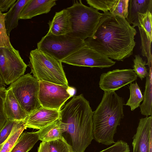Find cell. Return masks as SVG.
Masks as SVG:
<instances>
[{
  "label": "cell",
  "mask_w": 152,
  "mask_h": 152,
  "mask_svg": "<svg viewBox=\"0 0 152 152\" xmlns=\"http://www.w3.org/2000/svg\"><path fill=\"white\" fill-rule=\"evenodd\" d=\"M130 96L125 105L129 106L132 111L140 107L143 100V95L137 82L130 84L129 86Z\"/></svg>",
  "instance_id": "cell-23"
},
{
  "label": "cell",
  "mask_w": 152,
  "mask_h": 152,
  "mask_svg": "<svg viewBox=\"0 0 152 152\" xmlns=\"http://www.w3.org/2000/svg\"><path fill=\"white\" fill-rule=\"evenodd\" d=\"M66 9L71 23V32L69 34L83 40L91 37L103 13L84 5L81 0L74 1L72 6Z\"/></svg>",
  "instance_id": "cell-5"
},
{
  "label": "cell",
  "mask_w": 152,
  "mask_h": 152,
  "mask_svg": "<svg viewBox=\"0 0 152 152\" xmlns=\"http://www.w3.org/2000/svg\"><path fill=\"white\" fill-rule=\"evenodd\" d=\"M124 99L115 92H104L102 100L93 111L94 139L109 145L115 142L114 137L124 116Z\"/></svg>",
  "instance_id": "cell-3"
},
{
  "label": "cell",
  "mask_w": 152,
  "mask_h": 152,
  "mask_svg": "<svg viewBox=\"0 0 152 152\" xmlns=\"http://www.w3.org/2000/svg\"><path fill=\"white\" fill-rule=\"evenodd\" d=\"M50 152H72L63 137L49 142Z\"/></svg>",
  "instance_id": "cell-29"
},
{
  "label": "cell",
  "mask_w": 152,
  "mask_h": 152,
  "mask_svg": "<svg viewBox=\"0 0 152 152\" xmlns=\"http://www.w3.org/2000/svg\"><path fill=\"white\" fill-rule=\"evenodd\" d=\"M5 13L0 12V48L12 45L7 34L5 23Z\"/></svg>",
  "instance_id": "cell-28"
},
{
  "label": "cell",
  "mask_w": 152,
  "mask_h": 152,
  "mask_svg": "<svg viewBox=\"0 0 152 152\" xmlns=\"http://www.w3.org/2000/svg\"><path fill=\"white\" fill-rule=\"evenodd\" d=\"M137 77L133 69H116L101 75L99 87L104 92L115 91L134 81Z\"/></svg>",
  "instance_id": "cell-11"
},
{
  "label": "cell",
  "mask_w": 152,
  "mask_h": 152,
  "mask_svg": "<svg viewBox=\"0 0 152 152\" xmlns=\"http://www.w3.org/2000/svg\"><path fill=\"white\" fill-rule=\"evenodd\" d=\"M66 124L59 118L36 132L39 140L49 142L62 138V134L66 131Z\"/></svg>",
  "instance_id": "cell-18"
},
{
  "label": "cell",
  "mask_w": 152,
  "mask_h": 152,
  "mask_svg": "<svg viewBox=\"0 0 152 152\" xmlns=\"http://www.w3.org/2000/svg\"><path fill=\"white\" fill-rule=\"evenodd\" d=\"M90 7L97 10H100L104 12L110 10L115 5L117 0H86Z\"/></svg>",
  "instance_id": "cell-27"
},
{
  "label": "cell",
  "mask_w": 152,
  "mask_h": 152,
  "mask_svg": "<svg viewBox=\"0 0 152 152\" xmlns=\"http://www.w3.org/2000/svg\"><path fill=\"white\" fill-rule=\"evenodd\" d=\"M132 139L133 152H152V115L140 119Z\"/></svg>",
  "instance_id": "cell-12"
},
{
  "label": "cell",
  "mask_w": 152,
  "mask_h": 152,
  "mask_svg": "<svg viewBox=\"0 0 152 152\" xmlns=\"http://www.w3.org/2000/svg\"><path fill=\"white\" fill-rule=\"evenodd\" d=\"M93 111L81 94L74 96L60 111V118L67 126L62 134L72 152H84L94 139Z\"/></svg>",
  "instance_id": "cell-2"
},
{
  "label": "cell",
  "mask_w": 152,
  "mask_h": 152,
  "mask_svg": "<svg viewBox=\"0 0 152 152\" xmlns=\"http://www.w3.org/2000/svg\"><path fill=\"white\" fill-rule=\"evenodd\" d=\"M48 24V32L57 36L70 34L72 30L69 13L66 9L56 12Z\"/></svg>",
  "instance_id": "cell-16"
},
{
  "label": "cell",
  "mask_w": 152,
  "mask_h": 152,
  "mask_svg": "<svg viewBox=\"0 0 152 152\" xmlns=\"http://www.w3.org/2000/svg\"><path fill=\"white\" fill-rule=\"evenodd\" d=\"M29 59L31 72L39 81L68 85L61 61L37 48L30 51Z\"/></svg>",
  "instance_id": "cell-4"
},
{
  "label": "cell",
  "mask_w": 152,
  "mask_h": 152,
  "mask_svg": "<svg viewBox=\"0 0 152 152\" xmlns=\"http://www.w3.org/2000/svg\"><path fill=\"white\" fill-rule=\"evenodd\" d=\"M129 0H118L109 10L111 13L126 18L128 14Z\"/></svg>",
  "instance_id": "cell-26"
},
{
  "label": "cell",
  "mask_w": 152,
  "mask_h": 152,
  "mask_svg": "<svg viewBox=\"0 0 152 152\" xmlns=\"http://www.w3.org/2000/svg\"><path fill=\"white\" fill-rule=\"evenodd\" d=\"M134 59L133 70L137 77L140 78L141 80L148 76L149 72L145 65H147L145 61H144L142 58L139 55L135 56Z\"/></svg>",
  "instance_id": "cell-25"
},
{
  "label": "cell",
  "mask_w": 152,
  "mask_h": 152,
  "mask_svg": "<svg viewBox=\"0 0 152 152\" xmlns=\"http://www.w3.org/2000/svg\"><path fill=\"white\" fill-rule=\"evenodd\" d=\"M60 118V111L41 106L24 121L26 128L40 129Z\"/></svg>",
  "instance_id": "cell-13"
},
{
  "label": "cell",
  "mask_w": 152,
  "mask_h": 152,
  "mask_svg": "<svg viewBox=\"0 0 152 152\" xmlns=\"http://www.w3.org/2000/svg\"><path fill=\"white\" fill-rule=\"evenodd\" d=\"M7 92V89L5 87H0V131L7 121L4 107Z\"/></svg>",
  "instance_id": "cell-31"
},
{
  "label": "cell",
  "mask_w": 152,
  "mask_h": 152,
  "mask_svg": "<svg viewBox=\"0 0 152 152\" xmlns=\"http://www.w3.org/2000/svg\"><path fill=\"white\" fill-rule=\"evenodd\" d=\"M39 140L37 132H22L10 152H28Z\"/></svg>",
  "instance_id": "cell-20"
},
{
  "label": "cell",
  "mask_w": 152,
  "mask_h": 152,
  "mask_svg": "<svg viewBox=\"0 0 152 152\" xmlns=\"http://www.w3.org/2000/svg\"><path fill=\"white\" fill-rule=\"evenodd\" d=\"M149 72L148 76L146 77L143 102L140 106L141 114L146 117L151 115L152 113V67L149 68Z\"/></svg>",
  "instance_id": "cell-21"
},
{
  "label": "cell",
  "mask_w": 152,
  "mask_h": 152,
  "mask_svg": "<svg viewBox=\"0 0 152 152\" xmlns=\"http://www.w3.org/2000/svg\"><path fill=\"white\" fill-rule=\"evenodd\" d=\"M148 11L152 13V0H130L126 19L130 24H133L134 28L139 26L138 13L144 14Z\"/></svg>",
  "instance_id": "cell-17"
},
{
  "label": "cell",
  "mask_w": 152,
  "mask_h": 152,
  "mask_svg": "<svg viewBox=\"0 0 152 152\" xmlns=\"http://www.w3.org/2000/svg\"><path fill=\"white\" fill-rule=\"evenodd\" d=\"M136 29L126 18L108 11L104 12L93 35L86 45L110 59L123 61L133 53Z\"/></svg>",
  "instance_id": "cell-1"
},
{
  "label": "cell",
  "mask_w": 152,
  "mask_h": 152,
  "mask_svg": "<svg viewBox=\"0 0 152 152\" xmlns=\"http://www.w3.org/2000/svg\"><path fill=\"white\" fill-rule=\"evenodd\" d=\"M140 26L142 27L150 37H152V14L149 11L144 14L138 13Z\"/></svg>",
  "instance_id": "cell-30"
},
{
  "label": "cell",
  "mask_w": 152,
  "mask_h": 152,
  "mask_svg": "<svg viewBox=\"0 0 152 152\" xmlns=\"http://www.w3.org/2000/svg\"><path fill=\"white\" fill-rule=\"evenodd\" d=\"M37 152H50L49 142L42 141L38 148Z\"/></svg>",
  "instance_id": "cell-35"
},
{
  "label": "cell",
  "mask_w": 152,
  "mask_h": 152,
  "mask_svg": "<svg viewBox=\"0 0 152 152\" xmlns=\"http://www.w3.org/2000/svg\"><path fill=\"white\" fill-rule=\"evenodd\" d=\"M17 0H0V12L2 13L7 11Z\"/></svg>",
  "instance_id": "cell-34"
},
{
  "label": "cell",
  "mask_w": 152,
  "mask_h": 152,
  "mask_svg": "<svg viewBox=\"0 0 152 152\" xmlns=\"http://www.w3.org/2000/svg\"><path fill=\"white\" fill-rule=\"evenodd\" d=\"M18 121L7 120L0 131V145L4 142L8 137L12 129Z\"/></svg>",
  "instance_id": "cell-33"
},
{
  "label": "cell",
  "mask_w": 152,
  "mask_h": 152,
  "mask_svg": "<svg viewBox=\"0 0 152 152\" xmlns=\"http://www.w3.org/2000/svg\"><path fill=\"white\" fill-rule=\"evenodd\" d=\"M85 45L84 40L69 34L55 35L48 32L37 43V49L61 61Z\"/></svg>",
  "instance_id": "cell-6"
},
{
  "label": "cell",
  "mask_w": 152,
  "mask_h": 152,
  "mask_svg": "<svg viewBox=\"0 0 152 152\" xmlns=\"http://www.w3.org/2000/svg\"><path fill=\"white\" fill-rule=\"evenodd\" d=\"M26 129L24 121L17 122L8 137L0 145V152H10L20 134Z\"/></svg>",
  "instance_id": "cell-22"
},
{
  "label": "cell",
  "mask_w": 152,
  "mask_h": 152,
  "mask_svg": "<svg viewBox=\"0 0 152 152\" xmlns=\"http://www.w3.org/2000/svg\"><path fill=\"white\" fill-rule=\"evenodd\" d=\"M113 144L99 152H130L129 145L122 140H118Z\"/></svg>",
  "instance_id": "cell-32"
},
{
  "label": "cell",
  "mask_w": 152,
  "mask_h": 152,
  "mask_svg": "<svg viewBox=\"0 0 152 152\" xmlns=\"http://www.w3.org/2000/svg\"><path fill=\"white\" fill-rule=\"evenodd\" d=\"M27 67L19 51L12 45L0 48V76L6 85L23 75Z\"/></svg>",
  "instance_id": "cell-8"
},
{
  "label": "cell",
  "mask_w": 152,
  "mask_h": 152,
  "mask_svg": "<svg viewBox=\"0 0 152 152\" xmlns=\"http://www.w3.org/2000/svg\"><path fill=\"white\" fill-rule=\"evenodd\" d=\"M4 107L7 120L24 121L28 115L23 109L12 91L9 89H7Z\"/></svg>",
  "instance_id": "cell-15"
},
{
  "label": "cell",
  "mask_w": 152,
  "mask_h": 152,
  "mask_svg": "<svg viewBox=\"0 0 152 152\" xmlns=\"http://www.w3.org/2000/svg\"><path fill=\"white\" fill-rule=\"evenodd\" d=\"M6 86V84L0 76V87H5Z\"/></svg>",
  "instance_id": "cell-36"
},
{
  "label": "cell",
  "mask_w": 152,
  "mask_h": 152,
  "mask_svg": "<svg viewBox=\"0 0 152 152\" xmlns=\"http://www.w3.org/2000/svg\"><path fill=\"white\" fill-rule=\"evenodd\" d=\"M28 1L17 0L9 10L5 13V23L8 36L12 30L18 26L20 12Z\"/></svg>",
  "instance_id": "cell-19"
},
{
  "label": "cell",
  "mask_w": 152,
  "mask_h": 152,
  "mask_svg": "<svg viewBox=\"0 0 152 152\" xmlns=\"http://www.w3.org/2000/svg\"><path fill=\"white\" fill-rule=\"evenodd\" d=\"M75 93V89L68 85L39 81L38 99L41 106L44 107L60 111Z\"/></svg>",
  "instance_id": "cell-9"
},
{
  "label": "cell",
  "mask_w": 152,
  "mask_h": 152,
  "mask_svg": "<svg viewBox=\"0 0 152 152\" xmlns=\"http://www.w3.org/2000/svg\"><path fill=\"white\" fill-rule=\"evenodd\" d=\"M61 62L73 66L101 69L109 68L115 63V61L101 55L86 44Z\"/></svg>",
  "instance_id": "cell-10"
},
{
  "label": "cell",
  "mask_w": 152,
  "mask_h": 152,
  "mask_svg": "<svg viewBox=\"0 0 152 152\" xmlns=\"http://www.w3.org/2000/svg\"><path fill=\"white\" fill-rule=\"evenodd\" d=\"M39 81L29 73L10 84L11 90L23 109L29 115L41 106L38 99Z\"/></svg>",
  "instance_id": "cell-7"
},
{
  "label": "cell",
  "mask_w": 152,
  "mask_h": 152,
  "mask_svg": "<svg viewBox=\"0 0 152 152\" xmlns=\"http://www.w3.org/2000/svg\"><path fill=\"white\" fill-rule=\"evenodd\" d=\"M56 0H28L21 11L19 19H31L36 16L50 12L56 5Z\"/></svg>",
  "instance_id": "cell-14"
},
{
  "label": "cell",
  "mask_w": 152,
  "mask_h": 152,
  "mask_svg": "<svg viewBox=\"0 0 152 152\" xmlns=\"http://www.w3.org/2000/svg\"><path fill=\"white\" fill-rule=\"evenodd\" d=\"M141 39L142 49L141 54L143 56H145L148 59L147 65L149 68L152 67V54L151 51V44L152 41L151 37L140 26H138Z\"/></svg>",
  "instance_id": "cell-24"
}]
</instances>
